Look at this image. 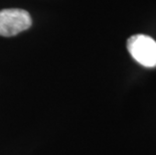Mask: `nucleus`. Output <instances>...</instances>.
<instances>
[{
	"instance_id": "obj_1",
	"label": "nucleus",
	"mask_w": 156,
	"mask_h": 155,
	"mask_svg": "<svg viewBox=\"0 0 156 155\" xmlns=\"http://www.w3.org/2000/svg\"><path fill=\"white\" fill-rule=\"evenodd\" d=\"M129 54L141 65L156 67V41L145 34L132 35L127 41Z\"/></svg>"
},
{
	"instance_id": "obj_2",
	"label": "nucleus",
	"mask_w": 156,
	"mask_h": 155,
	"mask_svg": "<svg viewBox=\"0 0 156 155\" xmlns=\"http://www.w3.org/2000/svg\"><path fill=\"white\" fill-rule=\"evenodd\" d=\"M32 24L30 14L23 9L6 8L0 10V35L14 36Z\"/></svg>"
}]
</instances>
